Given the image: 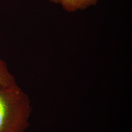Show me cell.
<instances>
[{"label": "cell", "mask_w": 132, "mask_h": 132, "mask_svg": "<svg viewBox=\"0 0 132 132\" xmlns=\"http://www.w3.org/2000/svg\"><path fill=\"white\" fill-rule=\"evenodd\" d=\"M29 111L28 96L17 84L0 86V132H24Z\"/></svg>", "instance_id": "obj_1"}, {"label": "cell", "mask_w": 132, "mask_h": 132, "mask_svg": "<svg viewBox=\"0 0 132 132\" xmlns=\"http://www.w3.org/2000/svg\"><path fill=\"white\" fill-rule=\"evenodd\" d=\"M51 2L60 5L63 9L69 12L84 10L96 5L98 0H50Z\"/></svg>", "instance_id": "obj_2"}, {"label": "cell", "mask_w": 132, "mask_h": 132, "mask_svg": "<svg viewBox=\"0 0 132 132\" xmlns=\"http://www.w3.org/2000/svg\"><path fill=\"white\" fill-rule=\"evenodd\" d=\"M17 85L14 76L10 73L5 62L0 59V86H12Z\"/></svg>", "instance_id": "obj_3"}]
</instances>
